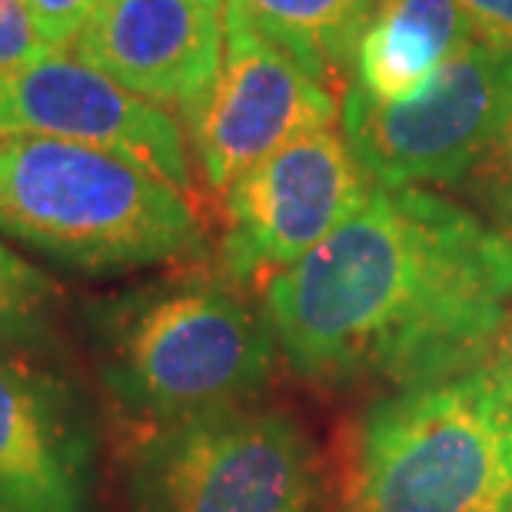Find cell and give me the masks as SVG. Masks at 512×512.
<instances>
[{"mask_svg":"<svg viewBox=\"0 0 512 512\" xmlns=\"http://www.w3.org/2000/svg\"><path fill=\"white\" fill-rule=\"evenodd\" d=\"M276 350L310 383L403 389L463 373L512 316V240L419 187H373L263 290Z\"/></svg>","mask_w":512,"mask_h":512,"instance_id":"cell-1","label":"cell"},{"mask_svg":"<svg viewBox=\"0 0 512 512\" xmlns=\"http://www.w3.org/2000/svg\"><path fill=\"white\" fill-rule=\"evenodd\" d=\"M343 499L346 512H512V373L496 350L373 399L346 443Z\"/></svg>","mask_w":512,"mask_h":512,"instance_id":"cell-2","label":"cell"},{"mask_svg":"<svg viewBox=\"0 0 512 512\" xmlns=\"http://www.w3.org/2000/svg\"><path fill=\"white\" fill-rule=\"evenodd\" d=\"M0 233L70 270L117 273L200 256L190 197L120 153L0 133Z\"/></svg>","mask_w":512,"mask_h":512,"instance_id":"cell-3","label":"cell"},{"mask_svg":"<svg viewBox=\"0 0 512 512\" xmlns=\"http://www.w3.org/2000/svg\"><path fill=\"white\" fill-rule=\"evenodd\" d=\"M97 326L100 380L150 429L250 403L276 360L266 313L233 280L213 276L143 290L110 306Z\"/></svg>","mask_w":512,"mask_h":512,"instance_id":"cell-4","label":"cell"},{"mask_svg":"<svg viewBox=\"0 0 512 512\" xmlns=\"http://www.w3.org/2000/svg\"><path fill=\"white\" fill-rule=\"evenodd\" d=\"M127 493L133 512H310L316 459L296 419L243 403L150 429Z\"/></svg>","mask_w":512,"mask_h":512,"instance_id":"cell-5","label":"cell"},{"mask_svg":"<svg viewBox=\"0 0 512 512\" xmlns=\"http://www.w3.org/2000/svg\"><path fill=\"white\" fill-rule=\"evenodd\" d=\"M340 120L376 187L459 183L512 120V47L479 37L389 104L346 84Z\"/></svg>","mask_w":512,"mask_h":512,"instance_id":"cell-6","label":"cell"},{"mask_svg":"<svg viewBox=\"0 0 512 512\" xmlns=\"http://www.w3.org/2000/svg\"><path fill=\"white\" fill-rule=\"evenodd\" d=\"M373 187L346 133L323 127L290 140L223 193V276L270 280L350 220Z\"/></svg>","mask_w":512,"mask_h":512,"instance_id":"cell-7","label":"cell"},{"mask_svg":"<svg viewBox=\"0 0 512 512\" xmlns=\"http://www.w3.org/2000/svg\"><path fill=\"white\" fill-rule=\"evenodd\" d=\"M340 114V90L306 70L227 4L217 80L203 107L183 124L210 190L227 193L253 163L303 133L333 127Z\"/></svg>","mask_w":512,"mask_h":512,"instance_id":"cell-8","label":"cell"},{"mask_svg":"<svg viewBox=\"0 0 512 512\" xmlns=\"http://www.w3.org/2000/svg\"><path fill=\"white\" fill-rule=\"evenodd\" d=\"M0 133L90 143L140 163L187 197L193 190L180 117L130 94L70 50H47L0 74Z\"/></svg>","mask_w":512,"mask_h":512,"instance_id":"cell-9","label":"cell"},{"mask_svg":"<svg viewBox=\"0 0 512 512\" xmlns=\"http://www.w3.org/2000/svg\"><path fill=\"white\" fill-rule=\"evenodd\" d=\"M223 24L227 0H100L74 54L187 124L217 80Z\"/></svg>","mask_w":512,"mask_h":512,"instance_id":"cell-10","label":"cell"},{"mask_svg":"<svg viewBox=\"0 0 512 512\" xmlns=\"http://www.w3.org/2000/svg\"><path fill=\"white\" fill-rule=\"evenodd\" d=\"M90 466L74 393L0 346V496L17 512H90Z\"/></svg>","mask_w":512,"mask_h":512,"instance_id":"cell-11","label":"cell"},{"mask_svg":"<svg viewBox=\"0 0 512 512\" xmlns=\"http://www.w3.org/2000/svg\"><path fill=\"white\" fill-rule=\"evenodd\" d=\"M479 37L459 0H376L356 44L353 87L380 104L403 100Z\"/></svg>","mask_w":512,"mask_h":512,"instance_id":"cell-12","label":"cell"},{"mask_svg":"<svg viewBox=\"0 0 512 512\" xmlns=\"http://www.w3.org/2000/svg\"><path fill=\"white\" fill-rule=\"evenodd\" d=\"M276 47L343 94L376 0H227Z\"/></svg>","mask_w":512,"mask_h":512,"instance_id":"cell-13","label":"cell"},{"mask_svg":"<svg viewBox=\"0 0 512 512\" xmlns=\"http://www.w3.org/2000/svg\"><path fill=\"white\" fill-rule=\"evenodd\" d=\"M57 283L0 240V346H27L50 326Z\"/></svg>","mask_w":512,"mask_h":512,"instance_id":"cell-14","label":"cell"},{"mask_svg":"<svg viewBox=\"0 0 512 512\" xmlns=\"http://www.w3.org/2000/svg\"><path fill=\"white\" fill-rule=\"evenodd\" d=\"M466 180L473 183V197L489 223L512 240V120Z\"/></svg>","mask_w":512,"mask_h":512,"instance_id":"cell-15","label":"cell"},{"mask_svg":"<svg viewBox=\"0 0 512 512\" xmlns=\"http://www.w3.org/2000/svg\"><path fill=\"white\" fill-rule=\"evenodd\" d=\"M100 0H20L50 50H74Z\"/></svg>","mask_w":512,"mask_h":512,"instance_id":"cell-16","label":"cell"},{"mask_svg":"<svg viewBox=\"0 0 512 512\" xmlns=\"http://www.w3.org/2000/svg\"><path fill=\"white\" fill-rule=\"evenodd\" d=\"M44 37L37 34L34 20L20 7V0H0V74L20 64H30L47 54Z\"/></svg>","mask_w":512,"mask_h":512,"instance_id":"cell-17","label":"cell"},{"mask_svg":"<svg viewBox=\"0 0 512 512\" xmlns=\"http://www.w3.org/2000/svg\"><path fill=\"white\" fill-rule=\"evenodd\" d=\"M486 37L512 47V0H459Z\"/></svg>","mask_w":512,"mask_h":512,"instance_id":"cell-18","label":"cell"},{"mask_svg":"<svg viewBox=\"0 0 512 512\" xmlns=\"http://www.w3.org/2000/svg\"><path fill=\"white\" fill-rule=\"evenodd\" d=\"M496 356L509 366V373H512V316H509V323H506V333H503V340L496 343Z\"/></svg>","mask_w":512,"mask_h":512,"instance_id":"cell-19","label":"cell"},{"mask_svg":"<svg viewBox=\"0 0 512 512\" xmlns=\"http://www.w3.org/2000/svg\"><path fill=\"white\" fill-rule=\"evenodd\" d=\"M0 512H17V509H14V506H10V503H7V499H4V496H0Z\"/></svg>","mask_w":512,"mask_h":512,"instance_id":"cell-20","label":"cell"}]
</instances>
